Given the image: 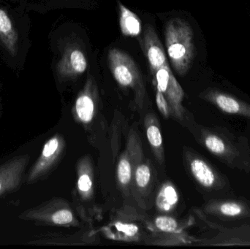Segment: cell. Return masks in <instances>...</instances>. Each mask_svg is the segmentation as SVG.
<instances>
[{
  "mask_svg": "<svg viewBox=\"0 0 250 249\" xmlns=\"http://www.w3.org/2000/svg\"><path fill=\"white\" fill-rule=\"evenodd\" d=\"M167 55L173 68L181 76L192 67L195 47L192 27L186 20L175 18L167 21L165 29Z\"/></svg>",
  "mask_w": 250,
  "mask_h": 249,
  "instance_id": "obj_1",
  "label": "cell"
},
{
  "mask_svg": "<svg viewBox=\"0 0 250 249\" xmlns=\"http://www.w3.org/2000/svg\"><path fill=\"white\" fill-rule=\"evenodd\" d=\"M203 143L219 160L231 168L250 171V150L223 129L204 130Z\"/></svg>",
  "mask_w": 250,
  "mask_h": 249,
  "instance_id": "obj_2",
  "label": "cell"
},
{
  "mask_svg": "<svg viewBox=\"0 0 250 249\" xmlns=\"http://www.w3.org/2000/svg\"><path fill=\"white\" fill-rule=\"evenodd\" d=\"M108 67L116 81L123 87L135 91L138 101H142L145 95L141 73L133 58L125 51L112 48L108 51Z\"/></svg>",
  "mask_w": 250,
  "mask_h": 249,
  "instance_id": "obj_3",
  "label": "cell"
},
{
  "mask_svg": "<svg viewBox=\"0 0 250 249\" xmlns=\"http://www.w3.org/2000/svg\"><path fill=\"white\" fill-rule=\"evenodd\" d=\"M157 89L166 97L169 108L177 117L182 116L183 107L182 105L185 92L182 86L173 76L169 64L163 66L153 74Z\"/></svg>",
  "mask_w": 250,
  "mask_h": 249,
  "instance_id": "obj_4",
  "label": "cell"
},
{
  "mask_svg": "<svg viewBox=\"0 0 250 249\" xmlns=\"http://www.w3.org/2000/svg\"><path fill=\"white\" fill-rule=\"evenodd\" d=\"M30 155L15 156L0 165V197L20 188Z\"/></svg>",
  "mask_w": 250,
  "mask_h": 249,
  "instance_id": "obj_5",
  "label": "cell"
},
{
  "mask_svg": "<svg viewBox=\"0 0 250 249\" xmlns=\"http://www.w3.org/2000/svg\"><path fill=\"white\" fill-rule=\"evenodd\" d=\"M63 146L62 139L59 135L54 136L45 143L39 158L28 172L26 178L27 184L36 182L46 175L58 160L62 152Z\"/></svg>",
  "mask_w": 250,
  "mask_h": 249,
  "instance_id": "obj_6",
  "label": "cell"
},
{
  "mask_svg": "<svg viewBox=\"0 0 250 249\" xmlns=\"http://www.w3.org/2000/svg\"><path fill=\"white\" fill-rule=\"evenodd\" d=\"M57 202H51L21 213L19 219L55 225H70L74 220L71 211L60 209Z\"/></svg>",
  "mask_w": 250,
  "mask_h": 249,
  "instance_id": "obj_7",
  "label": "cell"
},
{
  "mask_svg": "<svg viewBox=\"0 0 250 249\" xmlns=\"http://www.w3.org/2000/svg\"><path fill=\"white\" fill-rule=\"evenodd\" d=\"M202 97L225 114L239 115L250 120V104L230 94L211 89L205 91Z\"/></svg>",
  "mask_w": 250,
  "mask_h": 249,
  "instance_id": "obj_8",
  "label": "cell"
},
{
  "mask_svg": "<svg viewBox=\"0 0 250 249\" xmlns=\"http://www.w3.org/2000/svg\"><path fill=\"white\" fill-rule=\"evenodd\" d=\"M189 170L197 182L207 190H221L226 186V181L221 174L202 158H192L189 162Z\"/></svg>",
  "mask_w": 250,
  "mask_h": 249,
  "instance_id": "obj_9",
  "label": "cell"
},
{
  "mask_svg": "<svg viewBox=\"0 0 250 249\" xmlns=\"http://www.w3.org/2000/svg\"><path fill=\"white\" fill-rule=\"evenodd\" d=\"M143 45L144 53L152 74L163 66L168 64L163 44L160 42L155 30L151 26H147L146 27Z\"/></svg>",
  "mask_w": 250,
  "mask_h": 249,
  "instance_id": "obj_10",
  "label": "cell"
},
{
  "mask_svg": "<svg viewBox=\"0 0 250 249\" xmlns=\"http://www.w3.org/2000/svg\"><path fill=\"white\" fill-rule=\"evenodd\" d=\"M87 68V60L80 47L71 45L66 48L58 64L60 76L74 77L83 74Z\"/></svg>",
  "mask_w": 250,
  "mask_h": 249,
  "instance_id": "obj_11",
  "label": "cell"
},
{
  "mask_svg": "<svg viewBox=\"0 0 250 249\" xmlns=\"http://www.w3.org/2000/svg\"><path fill=\"white\" fill-rule=\"evenodd\" d=\"M97 88L93 77L89 76L83 91L79 94L75 104V111L81 121L89 123L93 118L95 111V97Z\"/></svg>",
  "mask_w": 250,
  "mask_h": 249,
  "instance_id": "obj_12",
  "label": "cell"
},
{
  "mask_svg": "<svg viewBox=\"0 0 250 249\" xmlns=\"http://www.w3.org/2000/svg\"><path fill=\"white\" fill-rule=\"evenodd\" d=\"M210 213L225 219H233L245 217L250 214L249 208L245 203L236 200H220L208 206Z\"/></svg>",
  "mask_w": 250,
  "mask_h": 249,
  "instance_id": "obj_13",
  "label": "cell"
},
{
  "mask_svg": "<svg viewBox=\"0 0 250 249\" xmlns=\"http://www.w3.org/2000/svg\"><path fill=\"white\" fill-rule=\"evenodd\" d=\"M120 10V25L122 33L126 37H136L142 30L141 21L138 16L124 4L118 1Z\"/></svg>",
  "mask_w": 250,
  "mask_h": 249,
  "instance_id": "obj_14",
  "label": "cell"
},
{
  "mask_svg": "<svg viewBox=\"0 0 250 249\" xmlns=\"http://www.w3.org/2000/svg\"><path fill=\"white\" fill-rule=\"evenodd\" d=\"M179 201V194L171 184H166L159 192L156 199V205L159 210L169 212Z\"/></svg>",
  "mask_w": 250,
  "mask_h": 249,
  "instance_id": "obj_15",
  "label": "cell"
},
{
  "mask_svg": "<svg viewBox=\"0 0 250 249\" xmlns=\"http://www.w3.org/2000/svg\"><path fill=\"white\" fill-rule=\"evenodd\" d=\"M0 36L10 51L15 50L16 43V33L11 20L4 10L0 8Z\"/></svg>",
  "mask_w": 250,
  "mask_h": 249,
  "instance_id": "obj_16",
  "label": "cell"
},
{
  "mask_svg": "<svg viewBox=\"0 0 250 249\" xmlns=\"http://www.w3.org/2000/svg\"><path fill=\"white\" fill-rule=\"evenodd\" d=\"M146 136L153 149L157 151L162 150L163 137H162L161 131L156 124L147 125Z\"/></svg>",
  "mask_w": 250,
  "mask_h": 249,
  "instance_id": "obj_17",
  "label": "cell"
},
{
  "mask_svg": "<svg viewBox=\"0 0 250 249\" xmlns=\"http://www.w3.org/2000/svg\"><path fill=\"white\" fill-rule=\"evenodd\" d=\"M132 175V169H131L130 162L127 158L123 156L119 162L117 168V176L118 180L122 185H127L131 180Z\"/></svg>",
  "mask_w": 250,
  "mask_h": 249,
  "instance_id": "obj_18",
  "label": "cell"
},
{
  "mask_svg": "<svg viewBox=\"0 0 250 249\" xmlns=\"http://www.w3.org/2000/svg\"><path fill=\"white\" fill-rule=\"evenodd\" d=\"M155 226L162 232H174L177 230L178 223L176 219L170 216H158L155 219Z\"/></svg>",
  "mask_w": 250,
  "mask_h": 249,
  "instance_id": "obj_19",
  "label": "cell"
},
{
  "mask_svg": "<svg viewBox=\"0 0 250 249\" xmlns=\"http://www.w3.org/2000/svg\"><path fill=\"white\" fill-rule=\"evenodd\" d=\"M135 181L141 188L147 187L151 179V171L149 167L145 164L139 165L135 171Z\"/></svg>",
  "mask_w": 250,
  "mask_h": 249,
  "instance_id": "obj_20",
  "label": "cell"
},
{
  "mask_svg": "<svg viewBox=\"0 0 250 249\" xmlns=\"http://www.w3.org/2000/svg\"><path fill=\"white\" fill-rule=\"evenodd\" d=\"M78 188L82 194H88L92 190V180L89 174L82 173L78 180Z\"/></svg>",
  "mask_w": 250,
  "mask_h": 249,
  "instance_id": "obj_21",
  "label": "cell"
},
{
  "mask_svg": "<svg viewBox=\"0 0 250 249\" xmlns=\"http://www.w3.org/2000/svg\"><path fill=\"white\" fill-rule=\"evenodd\" d=\"M156 102L160 112L163 114L165 118H167L169 116L170 108L164 95L158 89H157L156 92Z\"/></svg>",
  "mask_w": 250,
  "mask_h": 249,
  "instance_id": "obj_22",
  "label": "cell"
},
{
  "mask_svg": "<svg viewBox=\"0 0 250 249\" xmlns=\"http://www.w3.org/2000/svg\"><path fill=\"white\" fill-rule=\"evenodd\" d=\"M123 226V230L128 236H134L138 232V228L135 225H124Z\"/></svg>",
  "mask_w": 250,
  "mask_h": 249,
  "instance_id": "obj_23",
  "label": "cell"
}]
</instances>
